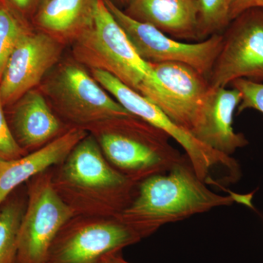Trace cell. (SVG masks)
<instances>
[{
  "label": "cell",
  "mask_w": 263,
  "mask_h": 263,
  "mask_svg": "<svg viewBox=\"0 0 263 263\" xmlns=\"http://www.w3.org/2000/svg\"><path fill=\"white\" fill-rule=\"evenodd\" d=\"M197 176L186 155L167 172L143 180L134 197L118 215L143 238L169 223L187 219L235 202L250 204L252 195H221L212 191Z\"/></svg>",
  "instance_id": "1"
},
{
  "label": "cell",
  "mask_w": 263,
  "mask_h": 263,
  "mask_svg": "<svg viewBox=\"0 0 263 263\" xmlns=\"http://www.w3.org/2000/svg\"><path fill=\"white\" fill-rule=\"evenodd\" d=\"M64 45L42 32L26 33L5 66L0 81L4 105L16 103L41 83L60 57Z\"/></svg>",
  "instance_id": "11"
},
{
  "label": "cell",
  "mask_w": 263,
  "mask_h": 263,
  "mask_svg": "<svg viewBox=\"0 0 263 263\" xmlns=\"http://www.w3.org/2000/svg\"><path fill=\"white\" fill-rule=\"evenodd\" d=\"M230 85L241 94V101L237 108L238 114L249 109H253L263 114V83L238 79Z\"/></svg>",
  "instance_id": "21"
},
{
  "label": "cell",
  "mask_w": 263,
  "mask_h": 263,
  "mask_svg": "<svg viewBox=\"0 0 263 263\" xmlns=\"http://www.w3.org/2000/svg\"><path fill=\"white\" fill-rule=\"evenodd\" d=\"M15 9L22 13H34L41 0H6Z\"/></svg>",
  "instance_id": "24"
},
{
  "label": "cell",
  "mask_w": 263,
  "mask_h": 263,
  "mask_svg": "<svg viewBox=\"0 0 263 263\" xmlns=\"http://www.w3.org/2000/svg\"><path fill=\"white\" fill-rule=\"evenodd\" d=\"M88 134L82 128L70 127L39 149L16 160L0 162V208L21 184L62 163L77 143Z\"/></svg>",
  "instance_id": "14"
},
{
  "label": "cell",
  "mask_w": 263,
  "mask_h": 263,
  "mask_svg": "<svg viewBox=\"0 0 263 263\" xmlns=\"http://www.w3.org/2000/svg\"><path fill=\"white\" fill-rule=\"evenodd\" d=\"M76 61L108 72L154 101L160 86L150 63L142 60L104 0H98L94 23L73 43Z\"/></svg>",
  "instance_id": "3"
},
{
  "label": "cell",
  "mask_w": 263,
  "mask_h": 263,
  "mask_svg": "<svg viewBox=\"0 0 263 263\" xmlns=\"http://www.w3.org/2000/svg\"><path fill=\"white\" fill-rule=\"evenodd\" d=\"M75 215L53 187L51 168L29 180L27 202L19 227L18 263H46L52 242Z\"/></svg>",
  "instance_id": "8"
},
{
  "label": "cell",
  "mask_w": 263,
  "mask_h": 263,
  "mask_svg": "<svg viewBox=\"0 0 263 263\" xmlns=\"http://www.w3.org/2000/svg\"><path fill=\"white\" fill-rule=\"evenodd\" d=\"M104 1L142 60L150 64H185L209 79L222 48V34H214L198 42H182L170 37L150 24L131 18L110 0Z\"/></svg>",
  "instance_id": "9"
},
{
  "label": "cell",
  "mask_w": 263,
  "mask_h": 263,
  "mask_svg": "<svg viewBox=\"0 0 263 263\" xmlns=\"http://www.w3.org/2000/svg\"><path fill=\"white\" fill-rule=\"evenodd\" d=\"M13 135L27 153L46 146L70 129L49 106L43 93L33 89L15 103Z\"/></svg>",
  "instance_id": "15"
},
{
  "label": "cell",
  "mask_w": 263,
  "mask_h": 263,
  "mask_svg": "<svg viewBox=\"0 0 263 263\" xmlns=\"http://www.w3.org/2000/svg\"><path fill=\"white\" fill-rule=\"evenodd\" d=\"M91 76L129 113L160 128L177 142L202 181L207 183L211 180V171L218 166L226 167L235 178L239 176V165L234 159L204 145L143 95L105 71L91 70Z\"/></svg>",
  "instance_id": "7"
},
{
  "label": "cell",
  "mask_w": 263,
  "mask_h": 263,
  "mask_svg": "<svg viewBox=\"0 0 263 263\" xmlns=\"http://www.w3.org/2000/svg\"><path fill=\"white\" fill-rule=\"evenodd\" d=\"M160 85L155 105L176 124L191 133L210 84L200 72L185 64H151Z\"/></svg>",
  "instance_id": "12"
},
{
  "label": "cell",
  "mask_w": 263,
  "mask_h": 263,
  "mask_svg": "<svg viewBox=\"0 0 263 263\" xmlns=\"http://www.w3.org/2000/svg\"><path fill=\"white\" fill-rule=\"evenodd\" d=\"M233 0H196L197 37L204 41L229 25Z\"/></svg>",
  "instance_id": "19"
},
{
  "label": "cell",
  "mask_w": 263,
  "mask_h": 263,
  "mask_svg": "<svg viewBox=\"0 0 263 263\" xmlns=\"http://www.w3.org/2000/svg\"><path fill=\"white\" fill-rule=\"evenodd\" d=\"M110 1L119 8V5H127V6L131 0H110Z\"/></svg>",
  "instance_id": "26"
},
{
  "label": "cell",
  "mask_w": 263,
  "mask_h": 263,
  "mask_svg": "<svg viewBox=\"0 0 263 263\" xmlns=\"http://www.w3.org/2000/svg\"><path fill=\"white\" fill-rule=\"evenodd\" d=\"M241 94L235 88H209L191 134L205 146L219 153L231 156L248 145L245 135L235 133L233 127L235 110Z\"/></svg>",
  "instance_id": "13"
},
{
  "label": "cell",
  "mask_w": 263,
  "mask_h": 263,
  "mask_svg": "<svg viewBox=\"0 0 263 263\" xmlns=\"http://www.w3.org/2000/svg\"><path fill=\"white\" fill-rule=\"evenodd\" d=\"M26 203L13 199L0 208V263H18L19 227Z\"/></svg>",
  "instance_id": "18"
},
{
  "label": "cell",
  "mask_w": 263,
  "mask_h": 263,
  "mask_svg": "<svg viewBox=\"0 0 263 263\" xmlns=\"http://www.w3.org/2000/svg\"><path fill=\"white\" fill-rule=\"evenodd\" d=\"M100 263H131L126 260L122 257V252H116L105 256L101 259Z\"/></svg>",
  "instance_id": "25"
},
{
  "label": "cell",
  "mask_w": 263,
  "mask_h": 263,
  "mask_svg": "<svg viewBox=\"0 0 263 263\" xmlns=\"http://www.w3.org/2000/svg\"><path fill=\"white\" fill-rule=\"evenodd\" d=\"M98 0H41L34 13L40 32L73 43L94 23Z\"/></svg>",
  "instance_id": "17"
},
{
  "label": "cell",
  "mask_w": 263,
  "mask_h": 263,
  "mask_svg": "<svg viewBox=\"0 0 263 263\" xmlns=\"http://www.w3.org/2000/svg\"><path fill=\"white\" fill-rule=\"evenodd\" d=\"M89 133L109 163L136 183L167 172L184 157L170 143L165 132L135 116L115 119Z\"/></svg>",
  "instance_id": "4"
},
{
  "label": "cell",
  "mask_w": 263,
  "mask_h": 263,
  "mask_svg": "<svg viewBox=\"0 0 263 263\" xmlns=\"http://www.w3.org/2000/svg\"><path fill=\"white\" fill-rule=\"evenodd\" d=\"M124 12L174 39L198 42L196 0H131Z\"/></svg>",
  "instance_id": "16"
},
{
  "label": "cell",
  "mask_w": 263,
  "mask_h": 263,
  "mask_svg": "<svg viewBox=\"0 0 263 263\" xmlns=\"http://www.w3.org/2000/svg\"><path fill=\"white\" fill-rule=\"evenodd\" d=\"M43 89L70 127L89 133L115 119L133 116L76 60L59 66Z\"/></svg>",
  "instance_id": "5"
},
{
  "label": "cell",
  "mask_w": 263,
  "mask_h": 263,
  "mask_svg": "<svg viewBox=\"0 0 263 263\" xmlns=\"http://www.w3.org/2000/svg\"><path fill=\"white\" fill-rule=\"evenodd\" d=\"M29 31L8 7L0 4V81L12 52Z\"/></svg>",
  "instance_id": "20"
},
{
  "label": "cell",
  "mask_w": 263,
  "mask_h": 263,
  "mask_svg": "<svg viewBox=\"0 0 263 263\" xmlns=\"http://www.w3.org/2000/svg\"><path fill=\"white\" fill-rule=\"evenodd\" d=\"M233 21L208 79L211 87L238 79L263 83V9L247 10Z\"/></svg>",
  "instance_id": "10"
},
{
  "label": "cell",
  "mask_w": 263,
  "mask_h": 263,
  "mask_svg": "<svg viewBox=\"0 0 263 263\" xmlns=\"http://www.w3.org/2000/svg\"><path fill=\"white\" fill-rule=\"evenodd\" d=\"M4 106L0 96V162L16 160L28 154L15 139L5 117Z\"/></svg>",
  "instance_id": "22"
},
{
  "label": "cell",
  "mask_w": 263,
  "mask_h": 263,
  "mask_svg": "<svg viewBox=\"0 0 263 263\" xmlns=\"http://www.w3.org/2000/svg\"><path fill=\"white\" fill-rule=\"evenodd\" d=\"M143 239L117 216L75 215L52 242L46 263H100Z\"/></svg>",
  "instance_id": "6"
},
{
  "label": "cell",
  "mask_w": 263,
  "mask_h": 263,
  "mask_svg": "<svg viewBox=\"0 0 263 263\" xmlns=\"http://www.w3.org/2000/svg\"><path fill=\"white\" fill-rule=\"evenodd\" d=\"M254 8L263 9V0H233L230 13L231 22L247 10Z\"/></svg>",
  "instance_id": "23"
},
{
  "label": "cell",
  "mask_w": 263,
  "mask_h": 263,
  "mask_svg": "<svg viewBox=\"0 0 263 263\" xmlns=\"http://www.w3.org/2000/svg\"><path fill=\"white\" fill-rule=\"evenodd\" d=\"M51 181L76 215L117 216L130 203L138 185L109 163L90 133L51 167Z\"/></svg>",
  "instance_id": "2"
}]
</instances>
